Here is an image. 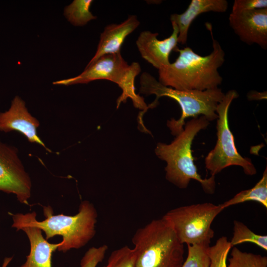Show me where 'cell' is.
<instances>
[{
  "label": "cell",
  "instance_id": "obj_1",
  "mask_svg": "<svg viewBox=\"0 0 267 267\" xmlns=\"http://www.w3.org/2000/svg\"><path fill=\"white\" fill-rule=\"evenodd\" d=\"M205 26L212 40V52L201 56L189 47L178 48L176 61L158 70L161 84L178 90L200 91L218 88L222 84L218 69L225 61V52L214 38L211 24L207 22Z\"/></svg>",
  "mask_w": 267,
  "mask_h": 267
},
{
  "label": "cell",
  "instance_id": "obj_2",
  "mask_svg": "<svg viewBox=\"0 0 267 267\" xmlns=\"http://www.w3.org/2000/svg\"><path fill=\"white\" fill-rule=\"evenodd\" d=\"M210 122L204 116L195 118L186 123L184 129L170 144L158 143L155 149L157 156L165 161L166 178L179 188H186L191 179L198 181L207 194L215 190V176L202 178L194 163L191 145L196 135L205 129Z\"/></svg>",
  "mask_w": 267,
  "mask_h": 267
},
{
  "label": "cell",
  "instance_id": "obj_3",
  "mask_svg": "<svg viewBox=\"0 0 267 267\" xmlns=\"http://www.w3.org/2000/svg\"><path fill=\"white\" fill-rule=\"evenodd\" d=\"M132 241L135 267H181L184 244L163 217L151 221L136 230Z\"/></svg>",
  "mask_w": 267,
  "mask_h": 267
},
{
  "label": "cell",
  "instance_id": "obj_4",
  "mask_svg": "<svg viewBox=\"0 0 267 267\" xmlns=\"http://www.w3.org/2000/svg\"><path fill=\"white\" fill-rule=\"evenodd\" d=\"M45 219H36L35 212L24 214L28 222L40 228L45 234V239L56 235L62 237L63 244L57 249L64 253L72 249H80L86 245L94 236L97 212L94 205L85 200L79 206L78 213L74 216L63 214L53 215L50 206L43 208Z\"/></svg>",
  "mask_w": 267,
  "mask_h": 267
},
{
  "label": "cell",
  "instance_id": "obj_5",
  "mask_svg": "<svg viewBox=\"0 0 267 267\" xmlns=\"http://www.w3.org/2000/svg\"><path fill=\"white\" fill-rule=\"evenodd\" d=\"M140 93L155 94V101L158 102L161 97L167 96L175 100L180 106V118L167 122V126L174 135L183 131L185 119L188 117L195 118L202 115L209 121L217 119V107L225 94L219 88L203 91L176 89L164 86L147 72H143L140 76Z\"/></svg>",
  "mask_w": 267,
  "mask_h": 267
},
{
  "label": "cell",
  "instance_id": "obj_6",
  "mask_svg": "<svg viewBox=\"0 0 267 267\" xmlns=\"http://www.w3.org/2000/svg\"><path fill=\"white\" fill-rule=\"evenodd\" d=\"M140 72L138 62L128 65L120 51L101 56L87 65L84 71L76 77L55 81L53 84L68 86L87 84L97 80H108L117 84L122 90L121 95L117 100V108L130 98L135 108L143 111L147 109V105L143 98L136 93L134 87L135 78Z\"/></svg>",
  "mask_w": 267,
  "mask_h": 267
},
{
  "label": "cell",
  "instance_id": "obj_7",
  "mask_svg": "<svg viewBox=\"0 0 267 267\" xmlns=\"http://www.w3.org/2000/svg\"><path fill=\"white\" fill-rule=\"evenodd\" d=\"M223 210L221 204L207 202L176 208L162 217L169 222L183 244L210 245L214 236L212 223Z\"/></svg>",
  "mask_w": 267,
  "mask_h": 267
},
{
  "label": "cell",
  "instance_id": "obj_8",
  "mask_svg": "<svg viewBox=\"0 0 267 267\" xmlns=\"http://www.w3.org/2000/svg\"><path fill=\"white\" fill-rule=\"evenodd\" d=\"M238 96L235 90H229L225 93L222 100L217 106V143L205 158V167L211 176H215L223 169L234 165L242 167L244 173L247 175L252 176L257 173L251 160L243 157L238 152L234 136L228 125L229 106L233 100Z\"/></svg>",
  "mask_w": 267,
  "mask_h": 267
},
{
  "label": "cell",
  "instance_id": "obj_9",
  "mask_svg": "<svg viewBox=\"0 0 267 267\" xmlns=\"http://www.w3.org/2000/svg\"><path fill=\"white\" fill-rule=\"evenodd\" d=\"M31 187L17 148L0 140V191L14 194L18 201L28 205Z\"/></svg>",
  "mask_w": 267,
  "mask_h": 267
},
{
  "label": "cell",
  "instance_id": "obj_10",
  "mask_svg": "<svg viewBox=\"0 0 267 267\" xmlns=\"http://www.w3.org/2000/svg\"><path fill=\"white\" fill-rule=\"evenodd\" d=\"M11 216L12 227L17 230H23L27 235L30 244V251L24 264L18 267H52L51 256L63 241L50 243L44 238L42 230L32 225L24 214L8 213Z\"/></svg>",
  "mask_w": 267,
  "mask_h": 267
},
{
  "label": "cell",
  "instance_id": "obj_11",
  "mask_svg": "<svg viewBox=\"0 0 267 267\" xmlns=\"http://www.w3.org/2000/svg\"><path fill=\"white\" fill-rule=\"evenodd\" d=\"M229 25L243 43L267 49V8L231 13Z\"/></svg>",
  "mask_w": 267,
  "mask_h": 267
},
{
  "label": "cell",
  "instance_id": "obj_12",
  "mask_svg": "<svg viewBox=\"0 0 267 267\" xmlns=\"http://www.w3.org/2000/svg\"><path fill=\"white\" fill-rule=\"evenodd\" d=\"M39 126V121L28 112L25 102L18 96L13 98L8 110L0 112V132L7 133L17 131L29 142L39 144L50 151L38 135Z\"/></svg>",
  "mask_w": 267,
  "mask_h": 267
},
{
  "label": "cell",
  "instance_id": "obj_13",
  "mask_svg": "<svg viewBox=\"0 0 267 267\" xmlns=\"http://www.w3.org/2000/svg\"><path fill=\"white\" fill-rule=\"evenodd\" d=\"M171 23L173 32L168 38L159 40L157 38L158 33L144 31L136 41L142 57L158 70L170 63V55L178 48V29L175 23Z\"/></svg>",
  "mask_w": 267,
  "mask_h": 267
},
{
  "label": "cell",
  "instance_id": "obj_14",
  "mask_svg": "<svg viewBox=\"0 0 267 267\" xmlns=\"http://www.w3.org/2000/svg\"><path fill=\"white\" fill-rule=\"evenodd\" d=\"M139 24L135 15H130L120 24H112L106 26L100 35L95 54L87 65L92 63L104 55L120 52L126 37Z\"/></svg>",
  "mask_w": 267,
  "mask_h": 267
},
{
  "label": "cell",
  "instance_id": "obj_15",
  "mask_svg": "<svg viewBox=\"0 0 267 267\" xmlns=\"http://www.w3.org/2000/svg\"><path fill=\"white\" fill-rule=\"evenodd\" d=\"M227 7L228 2L226 0H191L183 13L171 14V22L175 23L178 29V43L182 44L186 43L189 28L200 14L210 11L224 12Z\"/></svg>",
  "mask_w": 267,
  "mask_h": 267
},
{
  "label": "cell",
  "instance_id": "obj_16",
  "mask_svg": "<svg viewBox=\"0 0 267 267\" xmlns=\"http://www.w3.org/2000/svg\"><path fill=\"white\" fill-rule=\"evenodd\" d=\"M256 201L267 209V169L264 171L262 178L252 188L242 190L230 199L222 204L223 209L247 201Z\"/></svg>",
  "mask_w": 267,
  "mask_h": 267
},
{
  "label": "cell",
  "instance_id": "obj_17",
  "mask_svg": "<svg viewBox=\"0 0 267 267\" xmlns=\"http://www.w3.org/2000/svg\"><path fill=\"white\" fill-rule=\"evenodd\" d=\"M92 0H74L64 9L68 21L75 26H82L96 18L90 11Z\"/></svg>",
  "mask_w": 267,
  "mask_h": 267
},
{
  "label": "cell",
  "instance_id": "obj_18",
  "mask_svg": "<svg viewBox=\"0 0 267 267\" xmlns=\"http://www.w3.org/2000/svg\"><path fill=\"white\" fill-rule=\"evenodd\" d=\"M233 236L230 242L231 248L245 242L254 243L267 250V236L255 233L243 222L234 221Z\"/></svg>",
  "mask_w": 267,
  "mask_h": 267
},
{
  "label": "cell",
  "instance_id": "obj_19",
  "mask_svg": "<svg viewBox=\"0 0 267 267\" xmlns=\"http://www.w3.org/2000/svg\"><path fill=\"white\" fill-rule=\"evenodd\" d=\"M227 267H267V257L259 254L243 252L233 247Z\"/></svg>",
  "mask_w": 267,
  "mask_h": 267
},
{
  "label": "cell",
  "instance_id": "obj_20",
  "mask_svg": "<svg viewBox=\"0 0 267 267\" xmlns=\"http://www.w3.org/2000/svg\"><path fill=\"white\" fill-rule=\"evenodd\" d=\"M231 248L230 242L226 236L220 237L215 245L209 247V267H227L226 259Z\"/></svg>",
  "mask_w": 267,
  "mask_h": 267
},
{
  "label": "cell",
  "instance_id": "obj_21",
  "mask_svg": "<svg viewBox=\"0 0 267 267\" xmlns=\"http://www.w3.org/2000/svg\"><path fill=\"white\" fill-rule=\"evenodd\" d=\"M187 256L181 267H209L210 260L208 255L210 245H187Z\"/></svg>",
  "mask_w": 267,
  "mask_h": 267
},
{
  "label": "cell",
  "instance_id": "obj_22",
  "mask_svg": "<svg viewBox=\"0 0 267 267\" xmlns=\"http://www.w3.org/2000/svg\"><path fill=\"white\" fill-rule=\"evenodd\" d=\"M104 267H135L133 248L124 246L112 251Z\"/></svg>",
  "mask_w": 267,
  "mask_h": 267
},
{
  "label": "cell",
  "instance_id": "obj_23",
  "mask_svg": "<svg viewBox=\"0 0 267 267\" xmlns=\"http://www.w3.org/2000/svg\"><path fill=\"white\" fill-rule=\"evenodd\" d=\"M108 249L106 244L90 248L82 257L80 267H96L103 260Z\"/></svg>",
  "mask_w": 267,
  "mask_h": 267
},
{
  "label": "cell",
  "instance_id": "obj_24",
  "mask_svg": "<svg viewBox=\"0 0 267 267\" xmlns=\"http://www.w3.org/2000/svg\"><path fill=\"white\" fill-rule=\"evenodd\" d=\"M267 8V0H235L231 13Z\"/></svg>",
  "mask_w": 267,
  "mask_h": 267
},
{
  "label": "cell",
  "instance_id": "obj_25",
  "mask_svg": "<svg viewBox=\"0 0 267 267\" xmlns=\"http://www.w3.org/2000/svg\"><path fill=\"white\" fill-rule=\"evenodd\" d=\"M266 92H259L255 91H252L248 94V98L250 100H258L266 98Z\"/></svg>",
  "mask_w": 267,
  "mask_h": 267
},
{
  "label": "cell",
  "instance_id": "obj_26",
  "mask_svg": "<svg viewBox=\"0 0 267 267\" xmlns=\"http://www.w3.org/2000/svg\"><path fill=\"white\" fill-rule=\"evenodd\" d=\"M12 258V257L4 258L1 267H7L8 265L11 261Z\"/></svg>",
  "mask_w": 267,
  "mask_h": 267
}]
</instances>
